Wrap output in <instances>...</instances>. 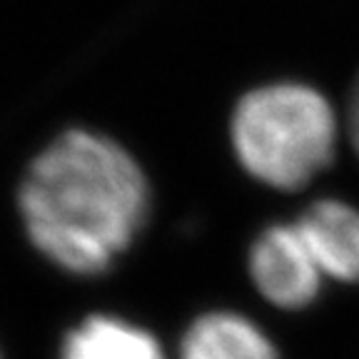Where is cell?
Segmentation results:
<instances>
[{
  "mask_svg": "<svg viewBox=\"0 0 359 359\" xmlns=\"http://www.w3.org/2000/svg\"><path fill=\"white\" fill-rule=\"evenodd\" d=\"M30 245L70 275H100L137 240L152 187L133 150L93 125H67L25 165L15 195Z\"/></svg>",
  "mask_w": 359,
  "mask_h": 359,
  "instance_id": "cell-1",
  "label": "cell"
},
{
  "mask_svg": "<svg viewBox=\"0 0 359 359\" xmlns=\"http://www.w3.org/2000/svg\"><path fill=\"white\" fill-rule=\"evenodd\" d=\"M60 359H168V354L142 327L110 314H93L65 334Z\"/></svg>",
  "mask_w": 359,
  "mask_h": 359,
  "instance_id": "cell-6",
  "label": "cell"
},
{
  "mask_svg": "<svg viewBox=\"0 0 359 359\" xmlns=\"http://www.w3.org/2000/svg\"><path fill=\"white\" fill-rule=\"evenodd\" d=\"M342 125L344 140L349 142L352 152L359 160V67L352 75V80L344 88V105H342Z\"/></svg>",
  "mask_w": 359,
  "mask_h": 359,
  "instance_id": "cell-7",
  "label": "cell"
},
{
  "mask_svg": "<svg viewBox=\"0 0 359 359\" xmlns=\"http://www.w3.org/2000/svg\"><path fill=\"white\" fill-rule=\"evenodd\" d=\"M292 222L325 280L359 282V208L339 197H322Z\"/></svg>",
  "mask_w": 359,
  "mask_h": 359,
  "instance_id": "cell-4",
  "label": "cell"
},
{
  "mask_svg": "<svg viewBox=\"0 0 359 359\" xmlns=\"http://www.w3.org/2000/svg\"><path fill=\"white\" fill-rule=\"evenodd\" d=\"M180 359H280V354L250 317L217 309L187 327Z\"/></svg>",
  "mask_w": 359,
  "mask_h": 359,
  "instance_id": "cell-5",
  "label": "cell"
},
{
  "mask_svg": "<svg viewBox=\"0 0 359 359\" xmlns=\"http://www.w3.org/2000/svg\"><path fill=\"white\" fill-rule=\"evenodd\" d=\"M227 145L250 180L275 192L309 187L337 160L342 110L307 78H264L237 93L224 118Z\"/></svg>",
  "mask_w": 359,
  "mask_h": 359,
  "instance_id": "cell-2",
  "label": "cell"
},
{
  "mask_svg": "<svg viewBox=\"0 0 359 359\" xmlns=\"http://www.w3.org/2000/svg\"><path fill=\"white\" fill-rule=\"evenodd\" d=\"M250 277L255 290L280 309L297 312L312 304L325 285L320 264L294 222L269 224L250 247Z\"/></svg>",
  "mask_w": 359,
  "mask_h": 359,
  "instance_id": "cell-3",
  "label": "cell"
}]
</instances>
